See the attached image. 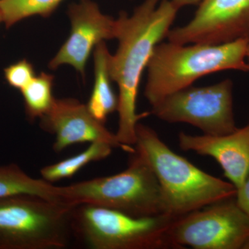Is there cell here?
Returning <instances> with one entry per match:
<instances>
[{
	"mask_svg": "<svg viewBox=\"0 0 249 249\" xmlns=\"http://www.w3.org/2000/svg\"><path fill=\"white\" fill-rule=\"evenodd\" d=\"M179 11L171 0H145L129 16L122 11L116 19L119 47L109 56L111 79L119 88L118 142L132 152L139 121L149 113L137 114V100L144 70L156 46L167 38Z\"/></svg>",
	"mask_w": 249,
	"mask_h": 249,
	"instance_id": "6da1fadb",
	"label": "cell"
},
{
	"mask_svg": "<svg viewBox=\"0 0 249 249\" xmlns=\"http://www.w3.org/2000/svg\"><path fill=\"white\" fill-rule=\"evenodd\" d=\"M136 135L134 147L151 166L170 215L181 217L236 196L234 185L205 173L175 153L151 127L139 123Z\"/></svg>",
	"mask_w": 249,
	"mask_h": 249,
	"instance_id": "7a4b0ae2",
	"label": "cell"
},
{
	"mask_svg": "<svg viewBox=\"0 0 249 249\" xmlns=\"http://www.w3.org/2000/svg\"><path fill=\"white\" fill-rule=\"evenodd\" d=\"M247 40L221 44L160 42L147 66L145 96L152 106L165 96L185 89L201 77L216 72H249Z\"/></svg>",
	"mask_w": 249,
	"mask_h": 249,
	"instance_id": "3957f363",
	"label": "cell"
},
{
	"mask_svg": "<svg viewBox=\"0 0 249 249\" xmlns=\"http://www.w3.org/2000/svg\"><path fill=\"white\" fill-rule=\"evenodd\" d=\"M130 154L128 166L120 173L59 186L62 201L97 205L134 217L168 214L151 166L135 147Z\"/></svg>",
	"mask_w": 249,
	"mask_h": 249,
	"instance_id": "277c9868",
	"label": "cell"
},
{
	"mask_svg": "<svg viewBox=\"0 0 249 249\" xmlns=\"http://www.w3.org/2000/svg\"><path fill=\"white\" fill-rule=\"evenodd\" d=\"M175 218L134 217L91 204L74 205L70 213L72 235L91 249H175L168 232Z\"/></svg>",
	"mask_w": 249,
	"mask_h": 249,
	"instance_id": "5b68a950",
	"label": "cell"
},
{
	"mask_svg": "<svg viewBox=\"0 0 249 249\" xmlns=\"http://www.w3.org/2000/svg\"><path fill=\"white\" fill-rule=\"evenodd\" d=\"M73 206L36 196L0 199V249L66 248Z\"/></svg>",
	"mask_w": 249,
	"mask_h": 249,
	"instance_id": "8992f818",
	"label": "cell"
},
{
	"mask_svg": "<svg viewBox=\"0 0 249 249\" xmlns=\"http://www.w3.org/2000/svg\"><path fill=\"white\" fill-rule=\"evenodd\" d=\"M233 83L226 79L205 87L190 86L165 96L152 106V114L169 123H184L208 135L235 132Z\"/></svg>",
	"mask_w": 249,
	"mask_h": 249,
	"instance_id": "52a82bcc",
	"label": "cell"
},
{
	"mask_svg": "<svg viewBox=\"0 0 249 249\" xmlns=\"http://www.w3.org/2000/svg\"><path fill=\"white\" fill-rule=\"evenodd\" d=\"M235 196L175 218L168 232L175 249H243L249 240V217Z\"/></svg>",
	"mask_w": 249,
	"mask_h": 249,
	"instance_id": "ba28073f",
	"label": "cell"
},
{
	"mask_svg": "<svg viewBox=\"0 0 249 249\" xmlns=\"http://www.w3.org/2000/svg\"><path fill=\"white\" fill-rule=\"evenodd\" d=\"M191 20L170 29L174 43L221 45L249 40V0H201Z\"/></svg>",
	"mask_w": 249,
	"mask_h": 249,
	"instance_id": "9c48e42d",
	"label": "cell"
},
{
	"mask_svg": "<svg viewBox=\"0 0 249 249\" xmlns=\"http://www.w3.org/2000/svg\"><path fill=\"white\" fill-rule=\"evenodd\" d=\"M68 16L71 33L49 67L56 70L67 64L84 77L85 65L93 49L101 42L116 38V19L103 14L98 5L90 0L70 5Z\"/></svg>",
	"mask_w": 249,
	"mask_h": 249,
	"instance_id": "30bf717a",
	"label": "cell"
},
{
	"mask_svg": "<svg viewBox=\"0 0 249 249\" xmlns=\"http://www.w3.org/2000/svg\"><path fill=\"white\" fill-rule=\"evenodd\" d=\"M40 127L55 137L53 149L56 153L74 144L97 142L128 152L118 142L115 134L96 120L87 106L74 98H55L49 110L40 118Z\"/></svg>",
	"mask_w": 249,
	"mask_h": 249,
	"instance_id": "8fae6325",
	"label": "cell"
},
{
	"mask_svg": "<svg viewBox=\"0 0 249 249\" xmlns=\"http://www.w3.org/2000/svg\"><path fill=\"white\" fill-rule=\"evenodd\" d=\"M180 148L213 157L222 167L224 175L236 188L249 175V124L226 135H191L181 132Z\"/></svg>",
	"mask_w": 249,
	"mask_h": 249,
	"instance_id": "7c38bea8",
	"label": "cell"
},
{
	"mask_svg": "<svg viewBox=\"0 0 249 249\" xmlns=\"http://www.w3.org/2000/svg\"><path fill=\"white\" fill-rule=\"evenodd\" d=\"M110 53L106 42L98 44L94 49V85L87 107L91 115L105 124L108 116L117 111L119 96L113 88V80L109 70Z\"/></svg>",
	"mask_w": 249,
	"mask_h": 249,
	"instance_id": "4fadbf2b",
	"label": "cell"
},
{
	"mask_svg": "<svg viewBox=\"0 0 249 249\" xmlns=\"http://www.w3.org/2000/svg\"><path fill=\"white\" fill-rule=\"evenodd\" d=\"M22 196L65 203L59 196V186H53L43 178H31L15 163L0 166V199Z\"/></svg>",
	"mask_w": 249,
	"mask_h": 249,
	"instance_id": "5bb4252c",
	"label": "cell"
},
{
	"mask_svg": "<svg viewBox=\"0 0 249 249\" xmlns=\"http://www.w3.org/2000/svg\"><path fill=\"white\" fill-rule=\"evenodd\" d=\"M113 148L107 142H91L89 146L80 154L42 168L40 170L42 178L53 183L71 178L85 165L107 158L111 155Z\"/></svg>",
	"mask_w": 249,
	"mask_h": 249,
	"instance_id": "9a60e30c",
	"label": "cell"
},
{
	"mask_svg": "<svg viewBox=\"0 0 249 249\" xmlns=\"http://www.w3.org/2000/svg\"><path fill=\"white\" fill-rule=\"evenodd\" d=\"M53 81V75L42 72L21 90L26 114L30 120L40 119L52 107L55 99L52 92Z\"/></svg>",
	"mask_w": 249,
	"mask_h": 249,
	"instance_id": "2e32d148",
	"label": "cell"
},
{
	"mask_svg": "<svg viewBox=\"0 0 249 249\" xmlns=\"http://www.w3.org/2000/svg\"><path fill=\"white\" fill-rule=\"evenodd\" d=\"M63 0H0V14L6 28L34 16L47 18Z\"/></svg>",
	"mask_w": 249,
	"mask_h": 249,
	"instance_id": "e0dca14e",
	"label": "cell"
},
{
	"mask_svg": "<svg viewBox=\"0 0 249 249\" xmlns=\"http://www.w3.org/2000/svg\"><path fill=\"white\" fill-rule=\"evenodd\" d=\"M4 73L5 80L8 84L20 91L36 76L34 66L26 59L6 67Z\"/></svg>",
	"mask_w": 249,
	"mask_h": 249,
	"instance_id": "ac0fdd59",
	"label": "cell"
},
{
	"mask_svg": "<svg viewBox=\"0 0 249 249\" xmlns=\"http://www.w3.org/2000/svg\"><path fill=\"white\" fill-rule=\"evenodd\" d=\"M235 198L237 204L249 217V175L243 184L237 188Z\"/></svg>",
	"mask_w": 249,
	"mask_h": 249,
	"instance_id": "d6986e66",
	"label": "cell"
},
{
	"mask_svg": "<svg viewBox=\"0 0 249 249\" xmlns=\"http://www.w3.org/2000/svg\"><path fill=\"white\" fill-rule=\"evenodd\" d=\"M173 4L176 6L178 10L186 7V6L197 5L200 2L201 0H171Z\"/></svg>",
	"mask_w": 249,
	"mask_h": 249,
	"instance_id": "ffe728a7",
	"label": "cell"
},
{
	"mask_svg": "<svg viewBox=\"0 0 249 249\" xmlns=\"http://www.w3.org/2000/svg\"><path fill=\"white\" fill-rule=\"evenodd\" d=\"M246 58H247V64H248L249 67V40H248V42H247V55H246Z\"/></svg>",
	"mask_w": 249,
	"mask_h": 249,
	"instance_id": "44dd1931",
	"label": "cell"
},
{
	"mask_svg": "<svg viewBox=\"0 0 249 249\" xmlns=\"http://www.w3.org/2000/svg\"><path fill=\"white\" fill-rule=\"evenodd\" d=\"M243 249H249V240L247 241V243L245 244Z\"/></svg>",
	"mask_w": 249,
	"mask_h": 249,
	"instance_id": "7402d4cb",
	"label": "cell"
},
{
	"mask_svg": "<svg viewBox=\"0 0 249 249\" xmlns=\"http://www.w3.org/2000/svg\"><path fill=\"white\" fill-rule=\"evenodd\" d=\"M2 22V18H1V14H0V22Z\"/></svg>",
	"mask_w": 249,
	"mask_h": 249,
	"instance_id": "603a6c76",
	"label": "cell"
}]
</instances>
